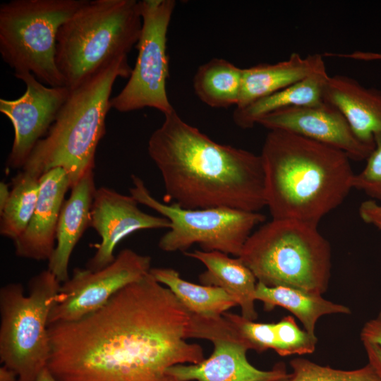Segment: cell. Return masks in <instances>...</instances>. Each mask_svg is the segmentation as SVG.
Masks as SVG:
<instances>
[{
	"label": "cell",
	"mask_w": 381,
	"mask_h": 381,
	"mask_svg": "<svg viewBox=\"0 0 381 381\" xmlns=\"http://www.w3.org/2000/svg\"><path fill=\"white\" fill-rule=\"evenodd\" d=\"M0 381H19L17 375L4 365L0 368Z\"/></svg>",
	"instance_id": "obj_34"
},
{
	"label": "cell",
	"mask_w": 381,
	"mask_h": 381,
	"mask_svg": "<svg viewBox=\"0 0 381 381\" xmlns=\"http://www.w3.org/2000/svg\"><path fill=\"white\" fill-rule=\"evenodd\" d=\"M361 219L381 231V203L375 200L363 202L358 209Z\"/></svg>",
	"instance_id": "obj_30"
},
{
	"label": "cell",
	"mask_w": 381,
	"mask_h": 381,
	"mask_svg": "<svg viewBox=\"0 0 381 381\" xmlns=\"http://www.w3.org/2000/svg\"><path fill=\"white\" fill-rule=\"evenodd\" d=\"M40 178L21 171L12 180L8 200L0 211V234L14 241L26 229L36 207Z\"/></svg>",
	"instance_id": "obj_25"
},
{
	"label": "cell",
	"mask_w": 381,
	"mask_h": 381,
	"mask_svg": "<svg viewBox=\"0 0 381 381\" xmlns=\"http://www.w3.org/2000/svg\"><path fill=\"white\" fill-rule=\"evenodd\" d=\"M260 155L265 207L274 219L318 226L353 188L351 159L329 145L272 130L267 134Z\"/></svg>",
	"instance_id": "obj_3"
},
{
	"label": "cell",
	"mask_w": 381,
	"mask_h": 381,
	"mask_svg": "<svg viewBox=\"0 0 381 381\" xmlns=\"http://www.w3.org/2000/svg\"><path fill=\"white\" fill-rule=\"evenodd\" d=\"M147 152L164 187V200L186 209L265 207L260 155L221 144L174 110L150 135Z\"/></svg>",
	"instance_id": "obj_2"
},
{
	"label": "cell",
	"mask_w": 381,
	"mask_h": 381,
	"mask_svg": "<svg viewBox=\"0 0 381 381\" xmlns=\"http://www.w3.org/2000/svg\"><path fill=\"white\" fill-rule=\"evenodd\" d=\"M328 77L327 71L314 74L242 109H235L234 122L240 128L248 129L274 111L294 107L319 105L324 102L323 92Z\"/></svg>",
	"instance_id": "obj_22"
},
{
	"label": "cell",
	"mask_w": 381,
	"mask_h": 381,
	"mask_svg": "<svg viewBox=\"0 0 381 381\" xmlns=\"http://www.w3.org/2000/svg\"><path fill=\"white\" fill-rule=\"evenodd\" d=\"M131 180L130 195L139 204L170 222V228L158 243L165 252L185 253L196 243L204 251H219L238 257L253 229L265 220V216L259 212L226 207L186 209L162 202L153 197L139 176L133 174Z\"/></svg>",
	"instance_id": "obj_9"
},
{
	"label": "cell",
	"mask_w": 381,
	"mask_h": 381,
	"mask_svg": "<svg viewBox=\"0 0 381 381\" xmlns=\"http://www.w3.org/2000/svg\"><path fill=\"white\" fill-rule=\"evenodd\" d=\"M242 69L219 58L202 64L193 80L196 96L212 108L236 107L241 92Z\"/></svg>",
	"instance_id": "obj_24"
},
{
	"label": "cell",
	"mask_w": 381,
	"mask_h": 381,
	"mask_svg": "<svg viewBox=\"0 0 381 381\" xmlns=\"http://www.w3.org/2000/svg\"><path fill=\"white\" fill-rule=\"evenodd\" d=\"M184 254L202 262L206 270L199 275L200 284L222 289L241 308V315L255 320V292L258 280L238 257L231 258L219 251L194 250Z\"/></svg>",
	"instance_id": "obj_20"
},
{
	"label": "cell",
	"mask_w": 381,
	"mask_h": 381,
	"mask_svg": "<svg viewBox=\"0 0 381 381\" xmlns=\"http://www.w3.org/2000/svg\"><path fill=\"white\" fill-rule=\"evenodd\" d=\"M275 323L277 343L274 351L279 356L304 355L315 351L316 335L301 329L293 316H285Z\"/></svg>",
	"instance_id": "obj_27"
},
{
	"label": "cell",
	"mask_w": 381,
	"mask_h": 381,
	"mask_svg": "<svg viewBox=\"0 0 381 381\" xmlns=\"http://www.w3.org/2000/svg\"><path fill=\"white\" fill-rule=\"evenodd\" d=\"M187 339L213 344L211 355L196 364H179L167 370L179 381H279L288 373L284 363L271 370L253 366L247 358L250 348L234 325L223 315L203 317L190 313Z\"/></svg>",
	"instance_id": "obj_11"
},
{
	"label": "cell",
	"mask_w": 381,
	"mask_h": 381,
	"mask_svg": "<svg viewBox=\"0 0 381 381\" xmlns=\"http://www.w3.org/2000/svg\"><path fill=\"white\" fill-rule=\"evenodd\" d=\"M71 181L62 168H54L40 178L36 207L23 233L15 239V254L34 260H49L55 246L56 229Z\"/></svg>",
	"instance_id": "obj_16"
},
{
	"label": "cell",
	"mask_w": 381,
	"mask_h": 381,
	"mask_svg": "<svg viewBox=\"0 0 381 381\" xmlns=\"http://www.w3.org/2000/svg\"><path fill=\"white\" fill-rule=\"evenodd\" d=\"M128 56L101 69L69 95L47 135L37 142L23 171L40 178L54 168L64 169L71 188L95 167L97 145L106 132L111 94L118 78H129Z\"/></svg>",
	"instance_id": "obj_4"
},
{
	"label": "cell",
	"mask_w": 381,
	"mask_h": 381,
	"mask_svg": "<svg viewBox=\"0 0 381 381\" xmlns=\"http://www.w3.org/2000/svg\"><path fill=\"white\" fill-rule=\"evenodd\" d=\"M25 91L14 99H0V111L12 123L14 138L6 160L8 169L23 168L39 140L48 133L70 90L46 86L30 72L14 73Z\"/></svg>",
	"instance_id": "obj_13"
},
{
	"label": "cell",
	"mask_w": 381,
	"mask_h": 381,
	"mask_svg": "<svg viewBox=\"0 0 381 381\" xmlns=\"http://www.w3.org/2000/svg\"><path fill=\"white\" fill-rule=\"evenodd\" d=\"M142 29L138 56L128 80L111 99V108L126 113L152 108L164 116L175 109L169 100L167 33L176 6L174 0L139 1Z\"/></svg>",
	"instance_id": "obj_10"
},
{
	"label": "cell",
	"mask_w": 381,
	"mask_h": 381,
	"mask_svg": "<svg viewBox=\"0 0 381 381\" xmlns=\"http://www.w3.org/2000/svg\"><path fill=\"white\" fill-rule=\"evenodd\" d=\"M258 124L269 131L290 132L337 148L355 161L366 160L375 147L361 141L341 113L325 102L274 111L262 117Z\"/></svg>",
	"instance_id": "obj_15"
},
{
	"label": "cell",
	"mask_w": 381,
	"mask_h": 381,
	"mask_svg": "<svg viewBox=\"0 0 381 381\" xmlns=\"http://www.w3.org/2000/svg\"><path fill=\"white\" fill-rule=\"evenodd\" d=\"M323 99L341 113L361 141L375 145V135L381 133L380 90L347 75H329Z\"/></svg>",
	"instance_id": "obj_17"
},
{
	"label": "cell",
	"mask_w": 381,
	"mask_h": 381,
	"mask_svg": "<svg viewBox=\"0 0 381 381\" xmlns=\"http://www.w3.org/2000/svg\"><path fill=\"white\" fill-rule=\"evenodd\" d=\"M258 282L322 295L331 276V248L318 226L274 219L253 232L238 256Z\"/></svg>",
	"instance_id": "obj_6"
},
{
	"label": "cell",
	"mask_w": 381,
	"mask_h": 381,
	"mask_svg": "<svg viewBox=\"0 0 381 381\" xmlns=\"http://www.w3.org/2000/svg\"><path fill=\"white\" fill-rule=\"evenodd\" d=\"M150 273L167 287L191 314L217 317L238 306L235 299L222 289L188 282L173 268L152 267Z\"/></svg>",
	"instance_id": "obj_23"
},
{
	"label": "cell",
	"mask_w": 381,
	"mask_h": 381,
	"mask_svg": "<svg viewBox=\"0 0 381 381\" xmlns=\"http://www.w3.org/2000/svg\"><path fill=\"white\" fill-rule=\"evenodd\" d=\"M326 71L320 54L303 57L292 53L286 60L275 64H260L243 68L240 97L235 109H242L310 75Z\"/></svg>",
	"instance_id": "obj_19"
},
{
	"label": "cell",
	"mask_w": 381,
	"mask_h": 381,
	"mask_svg": "<svg viewBox=\"0 0 381 381\" xmlns=\"http://www.w3.org/2000/svg\"><path fill=\"white\" fill-rule=\"evenodd\" d=\"M130 195L102 186L97 188L91 208L92 226L101 238L96 251L86 263V268L99 270L114 260V249L129 234L139 230L169 229V219L144 212Z\"/></svg>",
	"instance_id": "obj_14"
},
{
	"label": "cell",
	"mask_w": 381,
	"mask_h": 381,
	"mask_svg": "<svg viewBox=\"0 0 381 381\" xmlns=\"http://www.w3.org/2000/svg\"><path fill=\"white\" fill-rule=\"evenodd\" d=\"M141 29L139 1L86 0L57 34L56 64L65 86L74 90L128 56Z\"/></svg>",
	"instance_id": "obj_5"
},
{
	"label": "cell",
	"mask_w": 381,
	"mask_h": 381,
	"mask_svg": "<svg viewBox=\"0 0 381 381\" xmlns=\"http://www.w3.org/2000/svg\"><path fill=\"white\" fill-rule=\"evenodd\" d=\"M36 381H57L47 367L44 368L37 377Z\"/></svg>",
	"instance_id": "obj_35"
},
{
	"label": "cell",
	"mask_w": 381,
	"mask_h": 381,
	"mask_svg": "<svg viewBox=\"0 0 381 381\" xmlns=\"http://www.w3.org/2000/svg\"><path fill=\"white\" fill-rule=\"evenodd\" d=\"M368 363L375 369L381 377V346L370 344L363 343Z\"/></svg>",
	"instance_id": "obj_31"
},
{
	"label": "cell",
	"mask_w": 381,
	"mask_h": 381,
	"mask_svg": "<svg viewBox=\"0 0 381 381\" xmlns=\"http://www.w3.org/2000/svg\"><path fill=\"white\" fill-rule=\"evenodd\" d=\"M255 299L262 302L267 311L276 307L287 310L312 334H315L316 324L321 317L351 313L349 307L328 301L322 295L288 286H267L259 282L256 284Z\"/></svg>",
	"instance_id": "obj_21"
},
{
	"label": "cell",
	"mask_w": 381,
	"mask_h": 381,
	"mask_svg": "<svg viewBox=\"0 0 381 381\" xmlns=\"http://www.w3.org/2000/svg\"><path fill=\"white\" fill-rule=\"evenodd\" d=\"M86 0H11L0 6V54L14 73L65 86L56 64L59 28Z\"/></svg>",
	"instance_id": "obj_8"
},
{
	"label": "cell",
	"mask_w": 381,
	"mask_h": 381,
	"mask_svg": "<svg viewBox=\"0 0 381 381\" xmlns=\"http://www.w3.org/2000/svg\"><path fill=\"white\" fill-rule=\"evenodd\" d=\"M151 262L150 256L125 248L99 270L75 268L72 276L61 284L49 325L75 321L99 310L120 290L148 274Z\"/></svg>",
	"instance_id": "obj_12"
},
{
	"label": "cell",
	"mask_w": 381,
	"mask_h": 381,
	"mask_svg": "<svg viewBox=\"0 0 381 381\" xmlns=\"http://www.w3.org/2000/svg\"><path fill=\"white\" fill-rule=\"evenodd\" d=\"M337 56L365 61L381 60V53L361 51H356L349 54H337Z\"/></svg>",
	"instance_id": "obj_32"
},
{
	"label": "cell",
	"mask_w": 381,
	"mask_h": 381,
	"mask_svg": "<svg viewBox=\"0 0 381 381\" xmlns=\"http://www.w3.org/2000/svg\"><path fill=\"white\" fill-rule=\"evenodd\" d=\"M190 313L149 272L101 308L49 325L47 368L57 381H179L167 370L205 359L187 341Z\"/></svg>",
	"instance_id": "obj_1"
},
{
	"label": "cell",
	"mask_w": 381,
	"mask_h": 381,
	"mask_svg": "<svg viewBox=\"0 0 381 381\" xmlns=\"http://www.w3.org/2000/svg\"><path fill=\"white\" fill-rule=\"evenodd\" d=\"M11 190L8 189V186L4 183H0V211L3 210L6 205L10 195Z\"/></svg>",
	"instance_id": "obj_33"
},
{
	"label": "cell",
	"mask_w": 381,
	"mask_h": 381,
	"mask_svg": "<svg viewBox=\"0 0 381 381\" xmlns=\"http://www.w3.org/2000/svg\"><path fill=\"white\" fill-rule=\"evenodd\" d=\"M360 338L362 343H370L381 346V310L363 325Z\"/></svg>",
	"instance_id": "obj_29"
},
{
	"label": "cell",
	"mask_w": 381,
	"mask_h": 381,
	"mask_svg": "<svg viewBox=\"0 0 381 381\" xmlns=\"http://www.w3.org/2000/svg\"><path fill=\"white\" fill-rule=\"evenodd\" d=\"M289 365L291 372L279 381H381V377L369 363L358 369L345 370L321 365L307 358H295Z\"/></svg>",
	"instance_id": "obj_26"
},
{
	"label": "cell",
	"mask_w": 381,
	"mask_h": 381,
	"mask_svg": "<svg viewBox=\"0 0 381 381\" xmlns=\"http://www.w3.org/2000/svg\"><path fill=\"white\" fill-rule=\"evenodd\" d=\"M375 147L363 169L355 174L353 188L363 191L373 200H381V133L374 136Z\"/></svg>",
	"instance_id": "obj_28"
},
{
	"label": "cell",
	"mask_w": 381,
	"mask_h": 381,
	"mask_svg": "<svg viewBox=\"0 0 381 381\" xmlns=\"http://www.w3.org/2000/svg\"><path fill=\"white\" fill-rule=\"evenodd\" d=\"M60 212L54 250L47 269L61 283L69 279L68 265L78 242L91 223V208L96 190L93 170L87 172L71 188Z\"/></svg>",
	"instance_id": "obj_18"
},
{
	"label": "cell",
	"mask_w": 381,
	"mask_h": 381,
	"mask_svg": "<svg viewBox=\"0 0 381 381\" xmlns=\"http://www.w3.org/2000/svg\"><path fill=\"white\" fill-rule=\"evenodd\" d=\"M61 283L48 270L0 289V360L19 381H36L51 353L49 316Z\"/></svg>",
	"instance_id": "obj_7"
}]
</instances>
